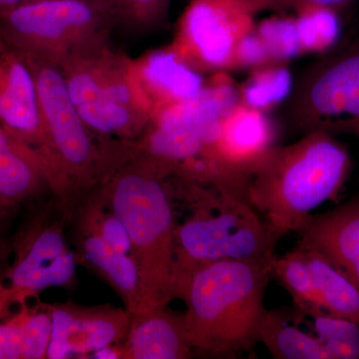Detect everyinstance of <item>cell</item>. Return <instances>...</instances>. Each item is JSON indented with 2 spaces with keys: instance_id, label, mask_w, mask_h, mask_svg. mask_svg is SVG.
I'll return each mask as SVG.
<instances>
[{
  "instance_id": "obj_1",
  "label": "cell",
  "mask_w": 359,
  "mask_h": 359,
  "mask_svg": "<svg viewBox=\"0 0 359 359\" xmlns=\"http://www.w3.org/2000/svg\"><path fill=\"white\" fill-rule=\"evenodd\" d=\"M351 155L335 136L309 132L276 146L250 175L248 200L280 240L297 233L316 208L334 201L351 175Z\"/></svg>"
},
{
  "instance_id": "obj_2",
  "label": "cell",
  "mask_w": 359,
  "mask_h": 359,
  "mask_svg": "<svg viewBox=\"0 0 359 359\" xmlns=\"http://www.w3.org/2000/svg\"><path fill=\"white\" fill-rule=\"evenodd\" d=\"M273 261L207 264L178 285L175 299L185 302L187 334L193 351L233 358L259 344Z\"/></svg>"
},
{
  "instance_id": "obj_3",
  "label": "cell",
  "mask_w": 359,
  "mask_h": 359,
  "mask_svg": "<svg viewBox=\"0 0 359 359\" xmlns=\"http://www.w3.org/2000/svg\"><path fill=\"white\" fill-rule=\"evenodd\" d=\"M168 179L153 161L135 147L98 186L128 233L132 257L141 278L143 311L168 306L175 299L177 226Z\"/></svg>"
},
{
  "instance_id": "obj_4",
  "label": "cell",
  "mask_w": 359,
  "mask_h": 359,
  "mask_svg": "<svg viewBox=\"0 0 359 359\" xmlns=\"http://www.w3.org/2000/svg\"><path fill=\"white\" fill-rule=\"evenodd\" d=\"M45 136L48 186L69 216L75 205L100 185L131 154V142L98 145L71 100L57 60L39 55L33 63Z\"/></svg>"
},
{
  "instance_id": "obj_5",
  "label": "cell",
  "mask_w": 359,
  "mask_h": 359,
  "mask_svg": "<svg viewBox=\"0 0 359 359\" xmlns=\"http://www.w3.org/2000/svg\"><path fill=\"white\" fill-rule=\"evenodd\" d=\"M193 214L177 226L173 290L195 269L229 261H271L278 238L249 200L214 187L177 180Z\"/></svg>"
},
{
  "instance_id": "obj_6",
  "label": "cell",
  "mask_w": 359,
  "mask_h": 359,
  "mask_svg": "<svg viewBox=\"0 0 359 359\" xmlns=\"http://www.w3.org/2000/svg\"><path fill=\"white\" fill-rule=\"evenodd\" d=\"M71 100L95 135L131 142L152 120L136 79L133 63L105 46L90 45L58 59Z\"/></svg>"
},
{
  "instance_id": "obj_7",
  "label": "cell",
  "mask_w": 359,
  "mask_h": 359,
  "mask_svg": "<svg viewBox=\"0 0 359 359\" xmlns=\"http://www.w3.org/2000/svg\"><path fill=\"white\" fill-rule=\"evenodd\" d=\"M240 102V90L233 80L219 73L199 95L155 116L136 149L169 178L178 177L196 161L219 159L214 142L219 123Z\"/></svg>"
},
{
  "instance_id": "obj_8",
  "label": "cell",
  "mask_w": 359,
  "mask_h": 359,
  "mask_svg": "<svg viewBox=\"0 0 359 359\" xmlns=\"http://www.w3.org/2000/svg\"><path fill=\"white\" fill-rule=\"evenodd\" d=\"M285 106V122L297 133L359 138V41L309 67Z\"/></svg>"
},
{
  "instance_id": "obj_9",
  "label": "cell",
  "mask_w": 359,
  "mask_h": 359,
  "mask_svg": "<svg viewBox=\"0 0 359 359\" xmlns=\"http://www.w3.org/2000/svg\"><path fill=\"white\" fill-rule=\"evenodd\" d=\"M261 11L257 0H192L170 48L199 72L233 69L238 42Z\"/></svg>"
},
{
  "instance_id": "obj_10",
  "label": "cell",
  "mask_w": 359,
  "mask_h": 359,
  "mask_svg": "<svg viewBox=\"0 0 359 359\" xmlns=\"http://www.w3.org/2000/svg\"><path fill=\"white\" fill-rule=\"evenodd\" d=\"M107 0H37L6 11L11 30L55 60L105 41Z\"/></svg>"
},
{
  "instance_id": "obj_11",
  "label": "cell",
  "mask_w": 359,
  "mask_h": 359,
  "mask_svg": "<svg viewBox=\"0 0 359 359\" xmlns=\"http://www.w3.org/2000/svg\"><path fill=\"white\" fill-rule=\"evenodd\" d=\"M67 216H44L26 233L8 273L11 287L4 290L7 301L35 297L48 287L74 289L77 283L75 252L65 236Z\"/></svg>"
},
{
  "instance_id": "obj_12",
  "label": "cell",
  "mask_w": 359,
  "mask_h": 359,
  "mask_svg": "<svg viewBox=\"0 0 359 359\" xmlns=\"http://www.w3.org/2000/svg\"><path fill=\"white\" fill-rule=\"evenodd\" d=\"M48 306L53 323L48 359L87 358L104 347L123 344L128 334L131 316L126 309L82 306L72 302Z\"/></svg>"
},
{
  "instance_id": "obj_13",
  "label": "cell",
  "mask_w": 359,
  "mask_h": 359,
  "mask_svg": "<svg viewBox=\"0 0 359 359\" xmlns=\"http://www.w3.org/2000/svg\"><path fill=\"white\" fill-rule=\"evenodd\" d=\"M276 141L275 126L266 113L240 102L219 123L214 148L229 169L249 180L257 165L278 146Z\"/></svg>"
},
{
  "instance_id": "obj_14",
  "label": "cell",
  "mask_w": 359,
  "mask_h": 359,
  "mask_svg": "<svg viewBox=\"0 0 359 359\" xmlns=\"http://www.w3.org/2000/svg\"><path fill=\"white\" fill-rule=\"evenodd\" d=\"M133 70L152 119L168 108L199 95L207 84L201 72L170 47L151 52L133 63Z\"/></svg>"
},
{
  "instance_id": "obj_15",
  "label": "cell",
  "mask_w": 359,
  "mask_h": 359,
  "mask_svg": "<svg viewBox=\"0 0 359 359\" xmlns=\"http://www.w3.org/2000/svg\"><path fill=\"white\" fill-rule=\"evenodd\" d=\"M359 287V192L334 210L313 214L297 231Z\"/></svg>"
},
{
  "instance_id": "obj_16",
  "label": "cell",
  "mask_w": 359,
  "mask_h": 359,
  "mask_svg": "<svg viewBox=\"0 0 359 359\" xmlns=\"http://www.w3.org/2000/svg\"><path fill=\"white\" fill-rule=\"evenodd\" d=\"M121 348L125 359L192 358L185 313H174L163 306L132 314L128 334Z\"/></svg>"
},
{
  "instance_id": "obj_17",
  "label": "cell",
  "mask_w": 359,
  "mask_h": 359,
  "mask_svg": "<svg viewBox=\"0 0 359 359\" xmlns=\"http://www.w3.org/2000/svg\"><path fill=\"white\" fill-rule=\"evenodd\" d=\"M78 264L94 271L121 297L125 309L135 314L144 311L141 278L132 255L119 252L96 231L72 224Z\"/></svg>"
},
{
  "instance_id": "obj_18",
  "label": "cell",
  "mask_w": 359,
  "mask_h": 359,
  "mask_svg": "<svg viewBox=\"0 0 359 359\" xmlns=\"http://www.w3.org/2000/svg\"><path fill=\"white\" fill-rule=\"evenodd\" d=\"M0 121L43 159L47 142L32 66L18 60L7 65L0 84Z\"/></svg>"
},
{
  "instance_id": "obj_19",
  "label": "cell",
  "mask_w": 359,
  "mask_h": 359,
  "mask_svg": "<svg viewBox=\"0 0 359 359\" xmlns=\"http://www.w3.org/2000/svg\"><path fill=\"white\" fill-rule=\"evenodd\" d=\"M48 185L43 159L13 132L0 128V203L14 205Z\"/></svg>"
},
{
  "instance_id": "obj_20",
  "label": "cell",
  "mask_w": 359,
  "mask_h": 359,
  "mask_svg": "<svg viewBox=\"0 0 359 359\" xmlns=\"http://www.w3.org/2000/svg\"><path fill=\"white\" fill-rule=\"evenodd\" d=\"M304 314L283 309H266L257 341L276 359H330L327 349L313 332L299 327Z\"/></svg>"
},
{
  "instance_id": "obj_21",
  "label": "cell",
  "mask_w": 359,
  "mask_h": 359,
  "mask_svg": "<svg viewBox=\"0 0 359 359\" xmlns=\"http://www.w3.org/2000/svg\"><path fill=\"white\" fill-rule=\"evenodd\" d=\"M304 250L323 311L359 323V287L325 255L297 243Z\"/></svg>"
},
{
  "instance_id": "obj_22",
  "label": "cell",
  "mask_w": 359,
  "mask_h": 359,
  "mask_svg": "<svg viewBox=\"0 0 359 359\" xmlns=\"http://www.w3.org/2000/svg\"><path fill=\"white\" fill-rule=\"evenodd\" d=\"M271 276L289 292L294 308L304 316L323 309L304 250L299 244L283 256L275 257Z\"/></svg>"
},
{
  "instance_id": "obj_23",
  "label": "cell",
  "mask_w": 359,
  "mask_h": 359,
  "mask_svg": "<svg viewBox=\"0 0 359 359\" xmlns=\"http://www.w3.org/2000/svg\"><path fill=\"white\" fill-rule=\"evenodd\" d=\"M294 82L290 71L282 63L257 68L241 87V103L264 111L285 102L292 94Z\"/></svg>"
},
{
  "instance_id": "obj_24",
  "label": "cell",
  "mask_w": 359,
  "mask_h": 359,
  "mask_svg": "<svg viewBox=\"0 0 359 359\" xmlns=\"http://www.w3.org/2000/svg\"><path fill=\"white\" fill-rule=\"evenodd\" d=\"M306 316L330 359H359V323L323 309Z\"/></svg>"
},
{
  "instance_id": "obj_25",
  "label": "cell",
  "mask_w": 359,
  "mask_h": 359,
  "mask_svg": "<svg viewBox=\"0 0 359 359\" xmlns=\"http://www.w3.org/2000/svg\"><path fill=\"white\" fill-rule=\"evenodd\" d=\"M337 11L313 7L297 13L295 23L304 53H323L334 48L339 39L340 22Z\"/></svg>"
},
{
  "instance_id": "obj_26",
  "label": "cell",
  "mask_w": 359,
  "mask_h": 359,
  "mask_svg": "<svg viewBox=\"0 0 359 359\" xmlns=\"http://www.w3.org/2000/svg\"><path fill=\"white\" fill-rule=\"evenodd\" d=\"M256 30L266 44L273 63L285 65L304 53L295 18H271L257 25Z\"/></svg>"
},
{
  "instance_id": "obj_27",
  "label": "cell",
  "mask_w": 359,
  "mask_h": 359,
  "mask_svg": "<svg viewBox=\"0 0 359 359\" xmlns=\"http://www.w3.org/2000/svg\"><path fill=\"white\" fill-rule=\"evenodd\" d=\"M52 327V313L48 304L43 309L27 311L22 325L21 359L47 358Z\"/></svg>"
},
{
  "instance_id": "obj_28",
  "label": "cell",
  "mask_w": 359,
  "mask_h": 359,
  "mask_svg": "<svg viewBox=\"0 0 359 359\" xmlns=\"http://www.w3.org/2000/svg\"><path fill=\"white\" fill-rule=\"evenodd\" d=\"M271 55L256 28L245 35L238 42L235 53V68H257L271 65Z\"/></svg>"
},
{
  "instance_id": "obj_29",
  "label": "cell",
  "mask_w": 359,
  "mask_h": 359,
  "mask_svg": "<svg viewBox=\"0 0 359 359\" xmlns=\"http://www.w3.org/2000/svg\"><path fill=\"white\" fill-rule=\"evenodd\" d=\"M27 311L23 309L11 320L0 323V359H21L22 325Z\"/></svg>"
},
{
  "instance_id": "obj_30",
  "label": "cell",
  "mask_w": 359,
  "mask_h": 359,
  "mask_svg": "<svg viewBox=\"0 0 359 359\" xmlns=\"http://www.w3.org/2000/svg\"><path fill=\"white\" fill-rule=\"evenodd\" d=\"M262 11H273L283 13V11H294L295 13L313 7L330 8L339 11L340 9L351 4L353 0H257Z\"/></svg>"
},
{
  "instance_id": "obj_31",
  "label": "cell",
  "mask_w": 359,
  "mask_h": 359,
  "mask_svg": "<svg viewBox=\"0 0 359 359\" xmlns=\"http://www.w3.org/2000/svg\"><path fill=\"white\" fill-rule=\"evenodd\" d=\"M137 20L146 22H156L166 13L168 0H116Z\"/></svg>"
},
{
  "instance_id": "obj_32",
  "label": "cell",
  "mask_w": 359,
  "mask_h": 359,
  "mask_svg": "<svg viewBox=\"0 0 359 359\" xmlns=\"http://www.w3.org/2000/svg\"><path fill=\"white\" fill-rule=\"evenodd\" d=\"M37 1V0H0V8L9 9L22 6V4H29V2Z\"/></svg>"
},
{
  "instance_id": "obj_33",
  "label": "cell",
  "mask_w": 359,
  "mask_h": 359,
  "mask_svg": "<svg viewBox=\"0 0 359 359\" xmlns=\"http://www.w3.org/2000/svg\"><path fill=\"white\" fill-rule=\"evenodd\" d=\"M0 205H1V203H0Z\"/></svg>"
}]
</instances>
